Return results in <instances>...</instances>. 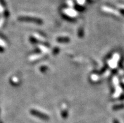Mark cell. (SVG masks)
<instances>
[{"mask_svg": "<svg viewBox=\"0 0 124 123\" xmlns=\"http://www.w3.org/2000/svg\"><path fill=\"white\" fill-rule=\"evenodd\" d=\"M18 20L21 22H31L34 23L38 24V25H41L43 23L42 20L40 18H37L30 17V16H20Z\"/></svg>", "mask_w": 124, "mask_h": 123, "instance_id": "6da1fadb", "label": "cell"}, {"mask_svg": "<svg viewBox=\"0 0 124 123\" xmlns=\"http://www.w3.org/2000/svg\"><path fill=\"white\" fill-rule=\"evenodd\" d=\"M30 113L33 116H35L36 117H39V118L41 119H43V120H49V117L47 114H43L41 112L37 111V110H34V109H32L30 111Z\"/></svg>", "mask_w": 124, "mask_h": 123, "instance_id": "7a4b0ae2", "label": "cell"}, {"mask_svg": "<svg viewBox=\"0 0 124 123\" xmlns=\"http://www.w3.org/2000/svg\"><path fill=\"white\" fill-rule=\"evenodd\" d=\"M57 41L60 42H68L69 41V39L68 38H59L58 39H57Z\"/></svg>", "mask_w": 124, "mask_h": 123, "instance_id": "3957f363", "label": "cell"}, {"mask_svg": "<svg viewBox=\"0 0 124 123\" xmlns=\"http://www.w3.org/2000/svg\"><path fill=\"white\" fill-rule=\"evenodd\" d=\"M114 123H118V122L116 121H114Z\"/></svg>", "mask_w": 124, "mask_h": 123, "instance_id": "277c9868", "label": "cell"}]
</instances>
